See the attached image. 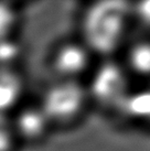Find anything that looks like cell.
Here are the masks:
<instances>
[{
    "label": "cell",
    "mask_w": 150,
    "mask_h": 151,
    "mask_svg": "<svg viewBox=\"0 0 150 151\" xmlns=\"http://www.w3.org/2000/svg\"><path fill=\"white\" fill-rule=\"evenodd\" d=\"M128 6L124 1H103L94 4L84 18L86 41L100 53H109L119 44L125 32Z\"/></svg>",
    "instance_id": "6da1fadb"
},
{
    "label": "cell",
    "mask_w": 150,
    "mask_h": 151,
    "mask_svg": "<svg viewBox=\"0 0 150 151\" xmlns=\"http://www.w3.org/2000/svg\"><path fill=\"white\" fill-rule=\"evenodd\" d=\"M85 101V92L76 82L64 80L46 89L40 108L52 122H65L79 113Z\"/></svg>",
    "instance_id": "7a4b0ae2"
},
{
    "label": "cell",
    "mask_w": 150,
    "mask_h": 151,
    "mask_svg": "<svg viewBox=\"0 0 150 151\" xmlns=\"http://www.w3.org/2000/svg\"><path fill=\"white\" fill-rule=\"evenodd\" d=\"M125 89V74L116 64L106 63L95 73L92 82V93L96 99L102 103L120 105L126 96Z\"/></svg>",
    "instance_id": "3957f363"
},
{
    "label": "cell",
    "mask_w": 150,
    "mask_h": 151,
    "mask_svg": "<svg viewBox=\"0 0 150 151\" xmlns=\"http://www.w3.org/2000/svg\"><path fill=\"white\" fill-rule=\"evenodd\" d=\"M11 125L16 137L34 141L46 132L50 120L40 106H30L19 110L13 120H11Z\"/></svg>",
    "instance_id": "277c9868"
},
{
    "label": "cell",
    "mask_w": 150,
    "mask_h": 151,
    "mask_svg": "<svg viewBox=\"0 0 150 151\" xmlns=\"http://www.w3.org/2000/svg\"><path fill=\"white\" fill-rule=\"evenodd\" d=\"M87 61V53L83 46L75 43H69L56 51L53 59V65L58 74L65 77H72L85 70Z\"/></svg>",
    "instance_id": "5b68a950"
},
{
    "label": "cell",
    "mask_w": 150,
    "mask_h": 151,
    "mask_svg": "<svg viewBox=\"0 0 150 151\" xmlns=\"http://www.w3.org/2000/svg\"><path fill=\"white\" fill-rule=\"evenodd\" d=\"M23 80L12 68H0V114L8 115L18 106L23 93Z\"/></svg>",
    "instance_id": "8992f818"
},
{
    "label": "cell",
    "mask_w": 150,
    "mask_h": 151,
    "mask_svg": "<svg viewBox=\"0 0 150 151\" xmlns=\"http://www.w3.org/2000/svg\"><path fill=\"white\" fill-rule=\"evenodd\" d=\"M119 106L131 116L150 118V89L126 95Z\"/></svg>",
    "instance_id": "52a82bcc"
},
{
    "label": "cell",
    "mask_w": 150,
    "mask_h": 151,
    "mask_svg": "<svg viewBox=\"0 0 150 151\" xmlns=\"http://www.w3.org/2000/svg\"><path fill=\"white\" fill-rule=\"evenodd\" d=\"M130 65L137 73L150 75V42L138 43L129 53Z\"/></svg>",
    "instance_id": "ba28073f"
},
{
    "label": "cell",
    "mask_w": 150,
    "mask_h": 151,
    "mask_svg": "<svg viewBox=\"0 0 150 151\" xmlns=\"http://www.w3.org/2000/svg\"><path fill=\"white\" fill-rule=\"evenodd\" d=\"M18 23V12L12 4L0 2V40L11 38Z\"/></svg>",
    "instance_id": "9c48e42d"
},
{
    "label": "cell",
    "mask_w": 150,
    "mask_h": 151,
    "mask_svg": "<svg viewBox=\"0 0 150 151\" xmlns=\"http://www.w3.org/2000/svg\"><path fill=\"white\" fill-rule=\"evenodd\" d=\"M22 54L20 43L13 38L0 40V68H12V64L17 62Z\"/></svg>",
    "instance_id": "30bf717a"
},
{
    "label": "cell",
    "mask_w": 150,
    "mask_h": 151,
    "mask_svg": "<svg viewBox=\"0 0 150 151\" xmlns=\"http://www.w3.org/2000/svg\"><path fill=\"white\" fill-rule=\"evenodd\" d=\"M16 134L13 132L11 120L7 115L0 114V151H11L14 146Z\"/></svg>",
    "instance_id": "8fae6325"
},
{
    "label": "cell",
    "mask_w": 150,
    "mask_h": 151,
    "mask_svg": "<svg viewBox=\"0 0 150 151\" xmlns=\"http://www.w3.org/2000/svg\"><path fill=\"white\" fill-rule=\"evenodd\" d=\"M137 11L142 21L150 24V0L149 1L140 2L137 8Z\"/></svg>",
    "instance_id": "7c38bea8"
}]
</instances>
